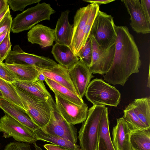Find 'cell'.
<instances>
[{"label": "cell", "instance_id": "obj_1", "mask_svg": "<svg viewBox=\"0 0 150 150\" xmlns=\"http://www.w3.org/2000/svg\"><path fill=\"white\" fill-rule=\"evenodd\" d=\"M116 31L113 61L103 77L108 83L124 86L132 74L139 72L142 62L137 46L128 28L116 26Z\"/></svg>", "mask_w": 150, "mask_h": 150}, {"label": "cell", "instance_id": "obj_2", "mask_svg": "<svg viewBox=\"0 0 150 150\" xmlns=\"http://www.w3.org/2000/svg\"><path fill=\"white\" fill-rule=\"evenodd\" d=\"M55 13L50 4L38 3L18 14L12 19L11 31L17 33L31 29L41 21L50 20L51 16Z\"/></svg>", "mask_w": 150, "mask_h": 150}, {"label": "cell", "instance_id": "obj_3", "mask_svg": "<svg viewBox=\"0 0 150 150\" xmlns=\"http://www.w3.org/2000/svg\"><path fill=\"white\" fill-rule=\"evenodd\" d=\"M105 105H93L88 110L86 120L78 132L81 150H97L98 134Z\"/></svg>", "mask_w": 150, "mask_h": 150}, {"label": "cell", "instance_id": "obj_4", "mask_svg": "<svg viewBox=\"0 0 150 150\" xmlns=\"http://www.w3.org/2000/svg\"><path fill=\"white\" fill-rule=\"evenodd\" d=\"M13 85L21 99L26 113L33 122L38 127L45 126L52 111L56 108L55 103L36 98Z\"/></svg>", "mask_w": 150, "mask_h": 150}, {"label": "cell", "instance_id": "obj_5", "mask_svg": "<svg viewBox=\"0 0 150 150\" xmlns=\"http://www.w3.org/2000/svg\"><path fill=\"white\" fill-rule=\"evenodd\" d=\"M84 95L93 105L116 107L121 99L120 93L115 87L98 78L91 81Z\"/></svg>", "mask_w": 150, "mask_h": 150}, {"label": "cell", "instance_id": "obj_6", "mask_svg": "<svg viewBox=\"0 0 150 150\" xmlns=\"http://www.w3.org/2000/svg\"><path fill=\"white\" fill-rule=\"evenodd\" d=\"M113 17L98 11L94 20L90 35L95 39L99 47L106 50L115 43L117 37Z\"/></svg>", "mask_w": 150, "mask_h": 150}, {"label": "cell", "instance_id": "obj_7", "mask_svg": "<svg viewBox=\"0 0 150 150\" xmlns=\"http://www.w3.org/2000/svg\"><path fill=\"white\" fill-rule=\"evenodd\" d=\"M0 132L18 142L34 144L37 141L33 132L6 113L0 118Z\"/></svg>", "mask_w": 150, "mask_h": 150}, {"label": "cell", "instance_id": "obj_8", "mask_svg": "<svg viewBox=\"0 0 150 150\" xmlns=\"http://www.w3.org/2000/svg\"><path fill=\"white\" fill-rule=\"evenodd\" d=\"M5 62L8 64L30 65L41 70L51 68L57 64L48 57L25 52L19 45L14 46L6 58Z\"/></svg>", "mask_w": 150, "mask_h": 150}, {"label": "cell", "instance_id": "obj_9", "mask_svg": "<svg viewBox=\"0 0 150 150\" xmlns=\"http://www.w3.org/2000/svg\"><path fill=\"white\" fill-rule=\"evenodd\" d=\"M41 128L48 134L60 137L77 144L76 128L62 117L56 108L52 111L47 124Z\"/></svg>", "mask_w": 150, "mask_h": 150}, {"label": "cell", "instance_id": "obj_10", "mask_svg": "<svg viewBox=\"0 0 150 150\" xmlns=\"http://www.w3.org/2000/svg\"><path fill=\"white\" fill-rule=\"evenodd\" d=\"M56 108L59 113L68 123L73 125L82 123L87 118L88 107L84 103L77 105L54 93Z\"/></svg>", "mask_w": 150, "mask_h": 150}, {"label": "cell", "instance_id": "obj_11", "mask_svg": "<svg viewBox=\"0 0 150 150\" xmlns=\"http://www.w3.org/2000/svg\"><path fill=\"white\" fill-rule=\"evenodd\" d=\"M92 46V59L89 67L92 74H105L111 67L115 50V43L106 50H102L98 46L94 37L89 35Z\"/></svg>", "mask_w": 150, "mask_h": 150}, {"label": "cell", "instance_id": "obj_12", "mask_svg": "<svg viewBox=\"0 0 150 150\" xmlns=\"http://www.w3.org/2000/svg\"><path fill=\"white\" fill-rule=\"evenodd\" d=\"M93 5V4H91L80 8L74 17L72 37L69 47L77 56L83 47V33Z\"/></svg>", "mask_w": 150, "mask_h": 150}, {"label": "cell", "instance_id": "obj_13", "mask_svg": "<svg viewBox=\"0 0 150 150\" xmlns=\"http://www.w3.org/2000/svg\"><path fill=\"white\" fill-rule=\"evenodd\" d=\"M130 16V25L137 33L150 32V21L148 18L139 0H121Z\"/></svg>", "mask_w": 150, "mask_h": 150}, {"label": "cell", "instance_id": "obj_14", "mask_svg": "<svg viewBox=\"0 0 150 150\" xmlns=\"http://www.w3.org/2000/svg\"><path fill=\"white\" fill-rule=\"evenodd\" d=\"M68 69L77 94L82 99L91 78L94 76L89 67L80 59Z\"/></svg>", "mask_w": 150, "mask_h": 150}, {"label": "cell", "instance_id": "obj_15", "mask_svg": "<svg viewBox=\"0 0 150 150\" xmlns=\"http://www.w3.org/2000/svg\"><path fill=\"white\" fill-rule=\"evenodd\" d=\"M112 131V144L115 150H133L130 142L131 127L123 117L117 119Z\"/></svg>", "mask_w": 150, "mask_h": 150}, {"label": "cell", "instance_id": "obj_16", "mask_svg": "<svg viewBox=\"0 0 150 150\" xmlns=\"http://www.w3.org/2000/svg\"><path fill=\"white\" fill-rule=\"evenodd\" d=\"M12 83L19 89L36 98L55 103L51 94L46 89L43 81L38 79L31 81L17 80Z\"/></svg>", "mask_w": 150, "mask_h": 150}, {"label": "cell", "instance_id": "obj_17", "mask_svg": "<svg viewBox=\"0 0 150 150\" xmlns=\"http://www.w3.org/2000/svg\"><path fill=\"white\" fill-rule=\"evenodd\" d=\"M28 41L39 45L42 48L52 46L55 40L54 30L42 24L32 27L27 33Z\"/></svg>", "mask_w": 150, "mask_h": 150}, {"label": "cell", "instance_id": "obj_18", "mask_svg": "<svg viewBox=\"0 0 150 150\" xmlns=\"http://www.w3.org/2000/svg\"><path fill=\"white\" fill-rule=\"evenodd\" d=\"M0 108L11 117L33 132L38 127L32 121L25 110L8 101L0 98Z\"/></svg>", "mask_w": 150, "mask_h": 150}, {"label": "cell", "instance_id": "obj_19", "mask_svg": "<svg viewBox=\"0 0 150 150\" xmlns=\"http://www.w3.org/2000/svg\"><path fill=\"white\" fill-rule=\"evenodd\" d=\"M69 11L62 12L54 30L55 43L69 46L72 39L73 25L69 22Z\"/></svg>", "mask_w": 150, "mask_h": 150}, {"label": "cell", "instance_id": "obj_20", "mask_svg": "<svg viewBox=\"0 0 150 150\" xmlns=\"http://www.w3.org/2000/svg\"><path fill=\"white\" fill-rule=\"evenodd\" d=\"M42 71L45 78L55 82L77 95L71 79L68 69L58 64L51 68L42 70Z\"/></svg>", "mask_w": 150, "mask_h": 150}, {"label": "cell", "instance_id": "obj_21", "mask_svg": "<svg viewBox=\"0 0 150 150\" xmlns=\"http://www.w3.org/2000/svg\"><path fill=\"white\" fill-rule=\"evenodd\" d=\"M108 110L105 106L100 120L97 150H115L110 133Z\"/></svg>", "mask_w": 150, "mask_h": 150}, {"label": "cell", "instance_id": "obj_22", "mask_svg": "<svg viewBox=\"0 0 150 150\" xmlns=\"http://www.w3.org/2000/svg\"><path fill=\"white\" fill-rule=\"evenodd\" d=\"M2 64L14 73L19 81L35 80L38 79L42 73V70L30 65L8 64L3 62Z\"/></svg>", "mask_w": 150, "mask_h": 150}, {"label": "cell", "instance_id": "obj_23", "mask_svg": "<svg viewBox=\"0 0 150 150\" xmlns=\"http://www.w3.org/2000/svg\"><path fill=\"white\" fill-rule=\"evenodd\" d=\"M51 52L59 64L68 69L80 59L69 46L57 43L53 46Z\"/></svg>", "mask_w": 150, "mask_h": 150}, {"label": "cell", "instance_id": "obj_24", "mask_svg": "<svg viewBox=\"0 0 150 150\" xmlns=\"http://www.w3.org/2000/svg\"><path fill=\"white\" fill-rule=\"evenodd\" d=\"M33 132L37 140H40L65 148L69 150H81L79 146L60 137L51 135L38 127Z\"/></svg>", "mask_w": 150, "mask_h": 150}, {"label": "cell", "instance_id": "obj_25", "mask_svg": "<svg viewBox=\"0 0 150 150\" xmlns=\"http://www.w3.org/2000/svg\"><path fill=\"white\" fill-rule=\"evenodd\" d=\"M130 142L133 150H150V129H132Z\"/></svg>", "mask_w": 150, "mask_h": 150}, {"label": "cell", "instance_id": "obj_26", "mask_svg": "<svg viewBox=\"0 0 150 150\" xmlns=\"http://www.w3.org/2000/svg\"><path fill=\"white\" fill-rule=\"evenodd\" d=\"M131 103L140 120L148 128H150V97L135 99Z\"/></svg>", "mask_w": 150, "mask_h": 150}, {"label": "cell", "instance_id": "obj_27", "mask_svg": "<svg viewBox=\"0 0 150 150\" xmlns=\"http://www.w3.org/2000/svg\"><path fill=\"white\" fill-rule=\"evenodd\" d=\"M44 81L54 93L78 105H81L84 103L83 99L63 86L48 79L45 78Z\"/></svg>", "mask_w": 150, "mask_h": 150}, {"label": "cell", "instance_id": "obj_28", "mask_svg": "<svg viewBox=\"0 0 150 150\" xmlns=\"http://www.w3.org/2000/svg\"><path fill=\"white\" fill-rule=\"evenodd\" d=\"M0 91L4 98L25 110L21 99L11 83L0 78Z\"/></svg>", "mask_w": 150, "mask_h": 150}, {"label": "cell", "instance_id": "obj_29", "mask_svg": "<svg viewBox=\"0 0 150 150\" xmlns=\"http://www.w3.org/2000/svg\"><path fill=\"white\" fill-rule=\"evenodd\" d=\"M123 117L130 125L132 129H144L148 128L141 121L135 112L130 103L124 110Z\"/></svg>", "mask_w": 150, "mask_h": 150}, {"label": "cell", "instance_id": "obj_30", "mask_svg": "<svg viewBox=\"0 0 150 150\" xmlns=\"http://www.w3.org/2000/svg\"><path fill=\"white\" fill-rule=\"evenodd\" d=\"M77 56L86 65L90 67L92 59V46L89 36L84 46L79 51Z\"/></svg>", "mask_w": 150, "mask_h": 150}, {"label": "cell", "instance_id": "obj_31", "mask_svg": "<svg viewBox=\"0 0 150 150\" xmlns=\"http://www.w3.org/2000/svg\"><path fill=\"white\" fill-rule=\"evenodd\" d=\"M41 0H7L11 9L14 11H22L27 6L39 3Z\"/></svg>", "mask_w": 150, "mask_h": 150}, {"label": "cell", "instance_id": "obj_32", "mask_svg": "<svg viewBox=\"0 0 150 150\" xmlns=\"http://www.w3.org/2000/svg\"><path fill=\"white\" fill-rule=\"evenodd\" d=\"M11 28V27L8 28L6 36L0 44V59L2 62L6 59L11 50L12 45L10 39Z\"/></svg>", "mask_w": 150, "mask_h": 150}, {"label": "cell", "instance_id": "obj_33", "mask_svg": "<svg viewBox=\"0 0 150 150\" xmlns=\"http://www.w3.org/2000/svg\"><path fill=\"white\" fill-rule=\"evenodd\" d=\"M2 63L0 64V78L11 83L18 80L15 74Z\"/></svg>", "mask_w": 150, "mask_h": 150}, {"label": "cell", "instance_id": "obj_34", "mask_svg": "<svg viewBox=\"0 0 150 150\" xmlns=\"http://www.w3.org/2000/svg\"><path fill=\"white\" fill-rule=\"evenodd\" d=\"M12 17L8 11L0 22V34L11 27Z\"/></svg>", "mask_w": 150, "mask_h": 150}, {"label": "cell", "instance_id": "obj_35", "mask_svg": "<svg viewBox=\"0 0 150 150\" xmlns=\"http://www.w3.org/2000/svg\"><path fill=\"white\" fill-rule=\"evenodd\" d=\"M140 3L148 18L150 21V0H141Z\"/></svg>", "mask_w": 150, "mask_h": 150}, {"label": "cell", "instance_id": "obj_36", "mask_svg": "<svg viewBox=\"0 0 150 150\" xmlns=\"http://www.w3.org/2000/svg\"><path fill=\"white\" fill-rule=\"evenodd\" d=\"M43 147L47 150H69L52 144H46L43 145Z\"/></svg>", "mask_w": 150, "mask_h": 150}, {"label": "cell", "instance_id": "obj_37", "mask_svg": "<svg viewBox=\"0 0 150 150\" xmlns=\"http://www.w3.org/2000/svg\"><path fill=\"white\" fill-rule=\"evenodd\" d=\"M83 1L91 4H95L98 5L109 3L114 1L115 0H83Z\"/></svg>", "mask_w": 150, "mask_h": 150}, {"label": "cell", "instance_id": "obj_38", "mask_svg": "<svg viewBox=\"0 0 150 150\" xmlns=\"http://www.w3.org/2000/svg\"><path fill=\"white\" fill-rule=\"evenodd\" d=\"M9 6L7 0H0V14Z\"/></svg>", "mask_w": 150, "mask_h": 150}, {"label": "cell", "instance_id": "obj_39", "mask_svg": "<svg viewBox=\"0 0 150 150\" xmlns=\"http://www.w3.org/2000/svg\"><path fill=\"white\" fill-rule=\"evenodd\" d=\"M8 29L0 34V44L6 36L8 33Z\"/></svg>", "mask_w": 150, "mask_h": 150}, {"label": "cell", "instance_id": "obj_40", "mask_svg": "<svg viewBox=\"0 0 150 150\" xmlns=\"http://www.w3.org/2000/svg\"><path fill=\"white\" fill-rule=\"evenodd\" d=\"M9 11H10V8L9 6L0 14V22L3 19L6 13Z\"/></svg>", "mask_w": 150, "mask_h": 150}, {"label": "cell", "instance_id": "obj_41", "mask_svg": "<svg viewBox=\"0 0 150 150\" xmlns=\"http://www.w3.org/2000/svg\"><path fill=\"white\" fill-rule=\"evenodd\" d=\"M38 79L42 81H44L45 79V77L43 74L42 72L40 75Z\"/></svg>", "mask_w": 150, "mask_h": 150}, {"label": "cell", "instance_id": "obj_42", "mask_svg": "<svg viewBox=\"0 0 150 150\" xmlns=\"http://www.w3.org/2000/svg\"><path fill=\"white\" fill-rule=\"evenodd\" d=\"M34 145L35 148V150H42V149L36 143Z\"/></svg>", "mask_w": 150, "mask_h": 150}, {"label": "cell", "instance_id": "obj_43", "mask_svg": "<svg viewBox=\"0 0 150 150\" xmlns=\"http://www.w3.org/2000/svg\"><path fill=\"white\" fill-rule=\"evenodd\" d=\"M0 98H4L3 96L0 91Z\"/></svg>", "mask_w": 150, "mask_h": 150}, {"label": "cell", "instance_id": "obj_44", "mask_svg": "<svg viewBox=\"0 0 150 150\" xmlns=\"http://www.w3.org/2000/svg\"><path fill=\"white\" fill-rule=\"evenodd\" d=\"M2 63H3V62H2L1 61V60H0V64H1Z\"/></svg>", "mask_w": 150, "mask_h": 150}]
</instances>
